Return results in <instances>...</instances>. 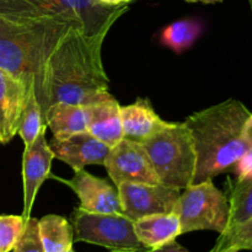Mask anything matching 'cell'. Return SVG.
<instances>
[{"instance_id":"obj_22","label":"cell","mask_w":252,"mask_h":252,"mask_svg":"<svg viewBox=\"0 0 252 252\" xmlns=\"http://www.w3.org/2000/svg\"><path fill=\"white\" fill-rule=\"evenodd\" d=\"M252 251V218L219 235L212 252Z\"/></svg>"},{"instance_id":"obj_1","label":"cell","mask_w":252,"mask_h":252,"mask_svg":"<svg viewBox=\"0 0 252 252\" xmlns=\"http://www.w3.org/2000/svg\"><path fill=\"white\" fill-rule=\"evenodd\" d=\"M107 33L105 30L88 36L80 29L66 32L47 59L36 91L42 115L56 102L89 106L111 95L101 58Z\"/></svg>"},{"instance_id":"obj_23","label":"cell","mask_w":252,"mask_h":252,"mask_svg":"<svg viewBox=\"0 0 252 252\" xmlns=\"http://www.w3.org/2000/svg\"><path fill=\"white\" fill-rule=\"evenodd\" d=\"M27 218L24 216H0V252H11L24 233Z\"/></svg>"},{"instance_id":"obj_28","label":"cell","mask_w":252,"mask_h":252,"mask_svg":"<svg viewBox=\"0 0 252 252\" xmlns=\"http://www.w3.org/2000/svg\"><path fill=\"white\" fill-rule=\"evenodd\" d=\"M186 1H189V2H197V1H199V0H186Z\"/></svg>"},{"instance_id":"obj_21","label":"cell","mask_w":252,"mask_h":252,"mask_svg":"<svg viewBox=\"0 0 252 252\" xmlns=\"http://www.w3.org/2000/svg\"><path fill=\"white\" fill-rule=\"evenodd\" d=\"M44 127L43 115H42L41 105L37 100L36 89L34 84L29 88V96H27L26 106L22 112L21 122H20L17 134L21 137L25 147H29L38 137L39 132Z\"/></svg>"},{"instance_id":"obj_8","label":"cell","mask_w":252,"mask_h":252,"mask_svg":"<svg viewBox=\"0 0 252 252\" xmlns=\"http://www.w3.org/2000/svg\"><path fill=\"white\" fill-rule=\"evenodd\" d=\"M103 166L116 186L121 184H160L144 147L127 138L111 148Z\"/></svg>"},{"instance_id":"obj_33","label":"cell","mask_w":252,"mask_h":252,"mask_svg":"<svg viewBox=\"0 0 252 252\" xmlns=\"http://www.w3.org/2000/svg\"><path fill=\"white\" fill-rule=\"evenodd\" d=\"M11 252H12V251H11Z\"/></svg>"},{"instance_id":"obj_25","label":"cell","mask_w":252,"mask_h":252,"mask_svg":"<svg viewBox=\"0 0 252 252\" xmlns=\"http://www.w3.org/2000/svg\"><path fill=\"white\" fill-rule=\"evenodd\" d=\"M147 252H189L187 249H185L184 246L180 245L179 243H176V240L171 241V243L166 244V245L161 246L159 249H155V250H149Z\"/></svg>"},{"instance_id":"obj_10","label":"cell","mask_w":252,"mask_h":252,"mask_svg":"<svg viewBox=\"0 0 252 252\" xmlns=\"http://www.w3.org/2000/svg\"><path fill=\"white\" fill-rule=\"evenodd\" d=\"M73 189L80 201V208L90 213L123 214L117 186L100 179L86 170L75 171L70 180L58 179Z\"/></svg>"},{"instance_id":"obj_7","label":"cell","mask_w":252,"mask_h":252,"mask_svg":"<svg viewBox=\"0 0 252 252\" xmlns=\"http://www.w3.org/2000/svg\"><path fill=\"white\" fill-rule=\"evenodd\" d=\"M76 241L102 246L113 252H147L134 231V221L125 214L90 213L80 207L71 214Z\"/></svg>"},{"instance_id":"obj_3","label":"cell","mask_w":252,"mask_h":252,"mask_svg":"<svg viewBox=\"0 0 252 252\" xmlns=\"http://www.w3.org/2000/svg\"><path fill=\"white\" fill-rule=\"evenodd\" d=\"M71 29L83 30L64 19L0 12V68L37 91L47 59Z\"/></svg>"},{"instance_id":"obj_14","label":"cell","mask_w":252,"mask_h":252,"mask_svg":"<svg viewBox=\"0 0 252 252\" xmlns=\"http://www.w3.org/2000/svg\"><path fill=\"white\" fill-rule=\"evenodd\" d=\"M121 117L125 138L138 143L145 142L170 123L159 117L148 98H138L134 103L121 106Z\"/></svg>"},{"instance_id":"obj_5","label":"cell","mask_w":252,"mask_h":252,"mask_svg":"<svg viewBox=\"0 0 252 252\" xmlns=\"http://www.w3.org/2000/svg\"><path fill=\"white\" fill-rule=\"evenodd\" d=\"M127 10V5L108 6L97 0H0L1 14L68 20L88 36L110 31Z\"/></svg>"},{"instance_id":"obj_12","label":"cell","mask_w":252,"mask_h":252,"mask_svg":"<svg viewBox=\"0 0 252 252\" xmlns=\"http://www.w3.org/2000/svg\"><path fill=\"white\" fill-rule=\"evenodd\" d=\"M31 85L0 68V144L17 134Z\"/></svg>"},{"instance_id":"obj_27","label":"cell","mask_w":252,"mask_h":252,"mask_svg":"<svg viewBox=\"0 0 252 252\" xmlns=\"http://www.w3.org/2000/svg\"><path fill=\"white\" fill-rule=\"evenodd\" d=\"M199 1L204 2V4H216V2H221L224 0H199Z\"/></svg>"},{"instance_id":"obj_16","label":"cell","mask_w":252,"mask_h":252,"mask_svg":"<svg viewBox=\"0 0 252 252\" xmlns=\"http://www.w3.org/2000/svg\"><path fill=\"white\" fill-rule=\"evenodd\" d=\"M134 231L140 243L149 250H155L181 234V223L175 213L153 214L134 220Z\"/></svg>"},{"instance_id":"obj_11","label":"cell","mask_w":252,"mask_h":252,"mask_svg":"<svg viewBox=\"0 0 252 252\" xmlns=\"http://www.w3.org/2000/svg\"><path fill=\"white\" fill-rule=\"evenodd\" d=\"M47 126L42 128L38 137L29 147H25L22 157V180H24V213L29 218L33 202L43 182L51 176L53 152L46 139Z\"/></svg>"},{"instance_id":"obj_4","label":"cell","mask_w":252,"mask_h":252,"mask_svg":"<svg viewBox=\"0 0 252 252\" xmlns=\"http://www.w3.org/2000/svg\"><path fill=\"white\" fill-rule=\"evenodd\" d=\"M159 177L160 184L185 189L193 185L197 155L193 138L184 122L167 127L140 143Z\"/></svg>"},{"instance_id":"obj_18","label":"cell","mask_w":252,"mask_h":252,"mask_svg":"<svg viewBox=\"0 0 252 252\" xmlns=\"http://www.w3.org/2000/svg\"><path fill=\"white\" fill-rule=\"evenodd\" d=\"M44 252H66L73 249L74 229L65 218L48 214L38 220Z\"/></svg>"},{"instance_id":"obj_2","label":"cell","mask_w":252,"mask_h":252,"mask_svg":"<svg viewBox=\"0 0 252 252\" xmlns=\"http://www.w3.org/2000/svg\"><path fill=\"white\" fill-rule=\"evenodd\" d=\"M250 117L251 112L243 102L229 98L194 112L185 121L197 155L193 184L235 170L252 149Z\"/></svg>"},{"instance_id":"obj_15","label":"cell","mask_w":252,"mask_h":252,"mask_svg":"<svg viewBox=\"0 0 252 252\" xmlns=\"http://www.w3.org/2000/svg\"><path fill=\"white\" fill-rule=\"evenodd\" d=\"M86 107L89 111L88 132L96 139L112 148L125 138L121 105L112 95Z\"/></svg>"},{"instance_id":"obj_30","label":"cell","mask_w":252,"mask_h":252,"mask_svg":"<svg viewBox=\"0 0 252 252\" xmlns=\"http://www.w3.org/2000/svg\"><path fill=\"white\" fill-rule=\"evenodd\" d=\"M250 122H251V126H252V113H251V117H250Z\"/></svg>"},{"instance_id":"obj_6","label":"cell","mask_w":252,"mask_h":252,"mask_svg":"<svg viewBox=\"0 0 252 252\" xmlns=\"http://www.w3.org/2000/svg\"><path fill=\"white\" fill-rule=\"evenodd\" d=\"M172 213L181 223V234L213 230L221 234L229 221L228 197L214 186L212 180L193 184L180 193Z\"/></svg>"},{"instance_id":"obj_13","label":"cell","mask_w":252,"mask_h":252,"mask_svg":"<svg viewBox=\"0 0 252 252\" xmlns=\"http://www.w3.org/2000/svg\"><path fill=\"white\" fill-rule=\"evenodd\" d=\"M54 158L65 162L74 171L88 165H102L111 148L89 132L78 133L65 139H53L48 143Z\"/></svg>"},{"instance_id":"obj_26","label":"cell","mask_w":252,"mask_h":252,"mask_svg":"<svg viewBox=\"0 0 252 252\" xmlns=\"http://www.w3.org/2000/svg\"><path fill=\"white\" fill-rule=\"evenodd\" d=\"M97 1L103 5H108V6H118V5H127L133 0H97Z\"/></svg>"},{"instance_id":"obj_24","label":"cell","mask_w":252,"mask_h":252,"mask_svg":"<svg viewBox=\"0 0 252 252\" xmlns=\"http://www.w3.org/2000/svg\"><path fill=\"white\" fill-rule=\"evenodd\" d=\"M12 252H44L39 236L38 220L36 218H27L24 233L17 240Z\"/></svg>"},{"instance_id":"obj_31","label":"cell","mask_w":252,"mask_h":252,"mask_svg":"<svg viewBox=\"0 0 252 252\" xmlns=\"http://www.w3.org/2000/svg\"><path fill=\"white\" fill-rule=\"evenodd\" d=\"M66 252H74V250H73V249H70V250H68Z\"/></svg>"},{"instance_id":"obj_20","label":"cell","mask_w":252,"mask_h":252,"mask_svg":"<svg viewBox=\"0 0 252 252\" xmlns=\"http://www.w3.org/2000/svg\"><path fill=\"white\" fill-rule=\"evenodd\" d=\"M202 32V25L197 20H180L170 24L161 31L160 41L176 53L189 49Z\"/></svg>"},{"instance_id":"obj_9","label":"cell","mask_w":252,"mask_h":252,"mask_svg":"<svg viewBox=\"0 0 252 252\" xmlns=\"http://www.w3.org/2000/svg\"><path fill=\"white\" fill-rule=\"evenodd\" d=\"M123 214L133 221L153 214L172 213L181 189L162 184H121L117 186Z\"/></svg>"},{"instance_id":"obj_19","label":"cell","mask_w":252,"mask_h":252,"mask_svg":"<svg viewBox=\"0 0 252 252\" xmlns=\"http://www.w3.org/2000/svg\"><path fill=\"white\" fill-rule=\"evenodd\" d=\"M228 189L230 213H229V221L225 231L252 218V175L246 177H238L236 181H231L229 179Z\"/></svg>"},{"instance_id":"obj_29","label":"cell","mask_w":252,"mask_h":252,"mask_svg":"<svg viewBox=\"0 0 252 252\" xmlns=\"http://www.w3.org/2000/svg\"><path fill=\"white\" fill-rule=\"evenodd\" d=\"M249 2H250V6H251V11H252V0H249Z\"/></svg>"},{"instance_id":"obj_32","label":"cell","mask_w":252,"mask_h":252,"mask_svg":"<svg viewBox=\"0 0 252 252\" xmlns=\"http://www.w3.org/2000/svg\"><path fill=\"white\" fill-rule=\"evenodd\" d=\"M209 252H212V251H209ZM226 252H234V251H226Z\"/></svg>"},{"instance_id":"obj_17","label":"cell","mask_w":252,"mask_h":252,"mask_svg":"<svg viewBox=\"0 0 252 252\" xmlns=\"http://www.w3.org/2000/svg\"><path fill=\"white\" fill-rule=\"evenodd\" d=\"M43 121L53 133V138L65 139L70 135L88 132L89 111L86 106L56 102L43 113Z\"/></svg>"}]
</instances>
